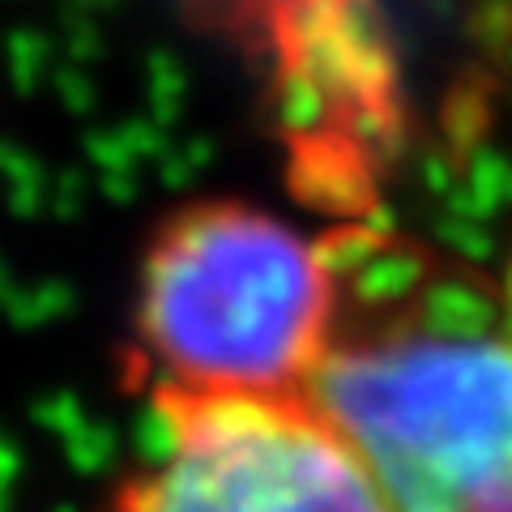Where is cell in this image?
<instances>
[{
  "label": "cell",
  "mask_w": 512,
  "mask_h": 512,
  "mask_svg": "<svg viewBox=\"0 0 512 512\" xmlns=\"http://www.w3.org/2000/svg\"><path fill=\"white\" fill-rule=\"evenodd\" d=\"M389 325L320 350L312 410L355 448L389 512H512V269L470 325Z\"/></svg>",
  "instance_id": "6da1fadb"
},
{
  "label": "cell",
  "mask_w": 512,
  "mask_h": 512,
  "mask_svg": "<svg viewBox=\"0 0 512 512\" xmlns=\"http://www.w3.org/2000/svg\"><path fill=\"white\" fill-rule=\"evenodd\" d=\"M333 286L320 248L282 218L188 205L146 252L137 329L184 393H282L325 350Z\"/></svg>",
  "instance_id": "7a4b0ae2"
},
{
  "label": "cell",
  "mask_w": 512,
  "mask_h": 512,
  "mask_svg": "<svg viewBox=\"0 0 512 512\" xmlns=\"http://www.w3.org/2000/svg\"><path fill=\"white\" fill-rule=\"evenodd\" d=\"M175 393L180 444L120 512H389L338 431L282 393Z\"/></svg>",
  "instance_id": "3957f363"
},
{
  "label": "cell",
  "mask_w": 512,
  "mask_h": 512,
  "mask_svg": "<svg viewBox=\"0 0 512 512\" xmlns=\"http://www.w3.org/2000/svg\"><path fill=\"white\" fill-rule=\"evenodd\" d=\"M133 453L146 470L163 466V461L175 453V444H180V410H175V393L171 389H158L146 406L137 410L133 419Z\"/></svg>",
  "instance_id": "277c9868"
},
{
  "label": "cell",
  "mask_w": 512,
  "mask_h": 512,
  "mask_svg": "<svg viewBox=\"0 0 512 512\" xmlns=\"http://www.w3.org/2000/svg\"><path fill=\"white\" fill-rule=\"evenodd\" d=\"M60 444H64V457H69V466L77 474H103L120 453L116 431L107 423H90V419L82 427H73L69 436H60Z\"/></svg>",
  "instance_id": "5b68a950"
},
{
  "label": "cell",
  "mask_w": 512,
  "mask_h": 512,
  "mask_svg": "<svg viewBox=\"0 0 512 512\" xmlns=\"http://www.w3.org/2000/svg\"><path fill=\"white\" fill-rule=\"evenodd\" d=\"M30 419H35L43 431H52V436H69L73 427L86 423V410H82V397L77 393L56 389V393H47L30 406Z\"/></svg>",
  "instance_id": "8992f818"
},
{
  "label": "cell",
  "mask_w": 512,
  "mask_h": 512,
  "mask_svg": "<svg viewBox=\"0 0 512 512\" xmlns=\"http://www.w3.org/2000/svg\"><path fill=\"white\" fill-rule=\"evenodd\" d=\"M5 308L13 316V325L35 329V325H47L52 316H60L64 308H69V295H64L60 286H43L39 295H13V299H5Z\"/></svg>",
  "instance_id": "52a82bcc"
},
{
  "label": "cell",
  "mask_w": 512,
  "mask_h": 512,
  "mask_svg": "<svg viewBox=\"0 0 512 512\" xmlns=\"http://www.w3.org/2000/svg\"><path fill=\"white\" fill-rule=\"evenodd\" d=\"M18 478H22V448L0 427V512H9V495L18 487Z\"/></svg>",
  "instance_id": "ba28073f"
},
{
  "label": "cell",
  "mask_w": 512,
  "mask_h": 512,
  "mask_svg": "<svg viewBox=\"0 0 512 512\" xmlns=\"http://www.w3.org/2000/svg\"><path fill=\"white\" fill-rule=\"evenodd\" d=\"M56 512H77V508H56Z\"/></svg>",
  "instance_id": "9c48e42d"
}]
</instances>
